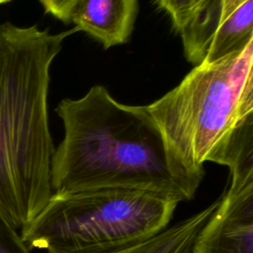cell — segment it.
Segmentation results:
<instances>
[{
  "label": "cell",
  "instance_id": "obj_5",
  "mask_svg": "<svg viewBox=\"0 0 253 253\" xmlns=\"http://www.w3.org/2000/svg\"><path fill=\"white\" fill-rule=\"evenodd\" d=\"M191 253H253V183L229 185Z\"/></svg>",
  "mask_w": 253,
  "mask_h": 253
},
{
  "label": "cell",
  "instance_id": "obj_2",
  "mask_svg": "<svg viewBox=\"0 0 253 253\" xmlns=\"http://www.w3.org/2000/svg\"><path fill=\"white\" fill-rule=\"evenodd\" d=\"M75 32L0 24V215L16 229L52 195L49 72L63 41Z\"/></svg>",
  "mask_w": 253,
  "mask_h": 253
},
{
  "label": "cell",
  "instance_id": "obj_3",
  "mask_svg": "<svg viewBox=\"0 0 253 253\" xmlns=\"http://www.w3.org/2000/svg\"><path fill=\"white\" fill-rule=\"evenodd\" d=\"M177 158L205 177V162L228 167L230 181H253V42L195 67L145 106Z\"/></svg>",
  "mask_w": 253,
  "mask_h": 253
},
{
  "label": "cell",
  "instance_id": "obj_8",
  "mask_svg": "<svg viewBox=\"0 0 253 253\" xmlns=\"http://www.w3.org/2000/svg\"><path fill=\"white\" fill-rule=\"evenodd\" d=\"M220 197L204 210L168 225L157 234L143 240L87 253H191L193 242L216 209Z\"/></svg>",
  "mask_w": 253,
  "mask_h": 253
},
{
  "label": "cell",
  "instance_id": "obj_7",
  "mask_svg": "<svg viewBox=\"0 0 253 253\" xmlns=\"http://www.w3.org/2000/svg\"><path fill=\"white\" fill-rule=\"evenodd\" d=\"M253 42V0L243 3L226 21L182 42L186 59L194 65L211 63Z\"/></svg>",
  "mask_w": 253,
  "mask_h": 253
},
{
  "label": "cell",
  "instance_id": "obj_9",
  "mask_svg": "<svg viewBox=\"0 0 253 253\" xmlns=\"http://www.w3.org/2000/svg\"><path fill=\"white\" fill-rule=\"evenodd\" d=\"M156 6L166 13L172 27L178 31L187 24L206 0H154Z\"/></svg>",
  "mask_w": 253,
  "mask_h": 253
},
{
  "label": "cell",
  "instance_id": "obj_4",
  "mask_svg": "<svg viewBox=\"0 0 253 253\" xmlns=\"http://www.w3.org/2000/svg\"><path fill=\"white\" fill-rule=\"evenodd\" d=\"M179 202L149 191L98 188L52 194L21 228L31 249L87 253L137 242L166 228Z\"/></svg>",
  "mask_w": 253,
  "mask_h": 253
},
{
  "label": "cell",
  "instance_id": "obj_10",
  "mask_svg": "<svg viewBox=\"0 0 253 253\" xmlns=\"http://www.w3.org/2000/svg\"><path fill=\"white\" fill-rule=\"evenodd\" d=\"M0 253H30L21 235L0 215Z\"/></svg>",
  "mask_w": 253,
  "mask_h": 253
},
{
  "label": "cell",
  "instance_id": "obj_11",
  "mask_svg": "<svg viewBox=\"0 0 253 253\" xmlns=\"http://www.w3.org/2000/svg\"><path fill=\"white\" fill-rule=\"evenodd\" d=\"M75 0H40L45 13L68 24L70 10Z\"/></svg>",
  "mask_w": 253,
  "mask_h": 253
},
{
  "label": "cell",
  "instance_id": "obj_6",
  "mask_svg": "<svg viewBox=\"0 0 253 253\" xmlns=\"http://www.w3.org/2000/svg\"><path fill=\"white\" fill-rule=\"evenodd\" d=\"M137 12L138 0H75L69 23L107 49L128 42Z\"/></svg>",
  "mask_w": 253,
  "mask_h": 253
},
{
  "label": "cell",
  "instance_id": "obj_12",
  "mask_svg": "<svg viewBox=\"0 0 253 253\" xmlns=\"http://www.w3.org/2000/svg\"><path fill=\"white\" fill-rule=\"evenodd\" d=\"M10 0H0V4H3V3H6V2H9Z\"/></svg>",
  "mask_w": 253,
  "mask_h": 253
},
{
  "label": "cell",
  "instance_id": "obj_1",
  "mask_svg": "<svg viewBox=\"0 0 253 253\" xmlns=\"http://www.w3.org/2000/svg\"><path fill=\"white\" fill-rule=\"evenodd\" d=\"M55 112L64 135L52 156V194L123 188L194 199L204 177L177 158L145 106L120 103L95 85Z\"/></svg>",
  "mask_w": 253,
  "mask_h": 253
}]
</instances>
